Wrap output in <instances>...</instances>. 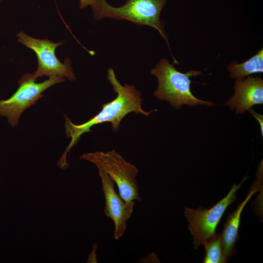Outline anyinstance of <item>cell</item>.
<instances>
[{
  "instance_id": "cell-13",
  "label": "cell",
  "mask_w": 263,
  "mask_h": 263,
  "mask_svg": "<svg viewBox=\"0 0 263 263\" xmlns=\"http://www.w3.org/2000/svg\"><path fill=\"white\" fill-rule=\"evenodd\" d=\"M259 122L260 124L262 136H263V114L256 113L252 108L247 110Z\"/></svg>"
},
{
  "instance_id": "cell-3",
  "label": "cell",
  "mask_w": 263,
  "mask_h": 263,
  "mask_svg": "<svg viewBox=\"0 0 263 263\" xmlns=\"http://www.w3.org/2000/svg\"><path fill=\"white\" fill-rule=\"evenodd\" d=\"M167 0H127L122 6L114 7L105 0H94L91 6L96 19L109 18L126 20L140 25L156 29L167 41L163 21L160 19L162 8Z\"/></svg>"
},
{
  "instance_id": "cell-12",
  "label": "cell",
  "mask_w": 263,
  "mask_h": 263,
  "mask_svg": "<svg viewBox=\"0 0 263 263\" xmlns=\"http://www.w3.org/2000/svg\"><path fill=\"white\" fill-rule=\"evenodd\" d=\"M204 245L206 250L204 263H225L228 261L224 254L221 234L215 233Z\"/></svg>"
},
{
  "instance_id": "cell-9",
  "label": "cell",
  "mask_w": 263,
  "mask_h": 263,
  "mask_svg": "<svg viewBox=\"0 0 263 263\" xmlns=\"http://www.w3.org/2000/svg\"><path fill=\"white\" fill-rule=\"evenodd\" d=\"M234 93L225 104L231 111L242 114L256 105L263 104V80L259 76H247L236 79Z\"/></svg>"
},
{
  "instance_id": "cell-8",
  "label": "cell",
  "mask_w": 263,
  "mask_h": 263,
  "mask_svg": "<svg viewBox=\"0 0 263 263\" xmlns=\"http://www.w3.org/2000/svg\"><path fill=\"white\" fill-rule=\"evenodd\" d=\"M105 198L104 212L114 223V238L119 240L125 233L127 222L133 211L135 202L126 203L114 189V182L103 170L98 169Z\"/></svg>"
},
{
  "instance_id": "cell-5",
  "label": "cell",
  "mask_w": 263,
  "mask_h": 263,
  "mask_svg": "<svg viewBox=\"0 0 263 263\" xmlns=\"http://www.w3.org/2000/svg\"><path fill=\"white\" fill-rule=\"evenodd\" d=\"M246 178L245 176L238 185L234 184L228 194L210 208L201 207L197 209L185 207L184 215L189 223L188 228L193 236L195 248L204 245L216 233V228L223 214L227 207L236 200V192Z\"/></svg>"
},
{
  "instance_id": "cell-4",
  "label": "cell",
  "mask_w": 263,
  "mask_h": 263,
  "mask_svg": "<svg viewBox=\"0 0 263 263\" xmlns=\"http://www.w3.org/2000/svg\"><path fill=\"white\" fill-rule=\"evenodd\" d=\"M80 158L93 162L106 172L116 184L119 194L126 203L141 200L136 179L138 169L116 151H96L84 154Z\"/></svg>"
},
{
  "instance_id": "cell-6",
  "label": "cell",
  "mask_w": 263,
  "mask_h": 263,
  "mask_svg": "<svg viewBox=\"0 0 263 263\" xmlns=\"http://www.w3.org/2000/svg\"><path fill=\"white\" fill-rule=\"evenodd\" d=\"M17 36L19 42L32 49L37 55V69L33 74H26L28 77L36 79L43 76H62L70 81L75 79L70 59L67 58L64 63H61L55 54L56 48L63 45V42H54L48 39L34 38L23 32H19Z\"/></svg>"
},
{
  "instance_id": "cell-2",
  "label": "cell",
  "mask_w": 263,
  "mask_h": 263,
  "mask_svg": "<svg viewBox=\"0 0 263 263\" xmlns=\"http://www.w3.org/2000/svg\"><path fill=\"white\" fill-rule=\"evenodd\" d=\"M157 78L158 85L154 92V96L160 100H166L174 108L180 109L183 105L189 106L215 104L196 97L192 93L190 77L202 74V72L190 70L186 73L177 70L173 64L165 58L160 60L150 71Z\"/></svg>"
},
{
  "instance_id": "cell-7",
  "label": "cell",
  "mask_w": 263,
  "mask_h": 263,
  "mask_svg": "<svg viewBox=\"0 0 263 263\" xmlns=\"http://www.w3.org/2000/svg\"><path fill=\"white\" fill-rule=\"evenodd\" d=\"M24 75L18 81L19 87L9 98L0 100V115L7 118L12 127L18 124L23 112L34 105L43 96L42 93L50 87L65 80L64 77L56 76L41 83Z\"/></svg>"
},
{
  "instance_id": "cell-14",
  "label": "cell",
  "mask_w": 263,
  "mask_h": 263,
  "mask_svg": "<svg viewBox=\"0 0 263 263\" xmlns=\"http://www.w3.org/2000/svg\"><path fill=\"white\" fill-rule=\"evenodd\" d=\"M94 0H80V7L83 8L88 5L92 6Z\"/></svg>"
},
{
  "instance_id": "cell-15",
  "label": "cell",
  "mask_w": 263,
  "mask_h": 263,
  "mask_svg": "<svg viewBox=\"0 0 263 263\" xmlns=\"http://www.w3.org/2000/svg\"><path fill=\"white\" fill-rule=\"evenodd\" d=\"M1 1V0H0V1Z\"/></svg>"
},
{
  "instance_id": "cell-10",
  "label": "cell",
  "mask_w": 263,
  "mask_h": 263,
  "mask_svg": "<svg viewBox=\"0 0 263 263\" xmlns=\"http://www.w3.org/2000/svg\"><path fill=\"white\" fill-rule=\"evenodd\" d=\"M262 164L260 166L258 172V178L253 184L245 199L240 203L236 209L229 214L221 234L223 249L227 260L234 254L235 245L239 239V228L243 210L252 196L259 190L262 180Z\"/></svg>"
},
{
  "instance_id": "cell-1",
  "label": "cell",
  "mask_w": 263,
  "mask_h": 263,
  "mask_svg": "<svg viewBox=\"0 0 263 263\" xmlns=\"http://www.w3.org/2000/svg\"><path fill=\"white\" fill-rule=\"evenodd\" d=\"M107 78L117 95L113 100L102 104L101 110L97 114L80 124L73 123L65 115V133L67 137H70L71 140L64 153V157L77 143L83 133L92 131L91 128L93 126L104 122H110L113 131L117 132L122 120L128 113L133 112L147 116L151 112L142 109L143 98L141 97L140 92L134 86L127 84L122 85L117 79L112 68L108 69Z\"/></svg>"
},
{
  "instance_id": "cell-11",
  "label": "cell",
  "mask_w": 263,
  "mask_h": 263,
  "mask_svg": "<svg viewBox=\"0 0 263 263\" xmlns=\"http://www.w3.org/2000/svg\"><path fill=\"white\" fill-rule=\"evenodd\" d=\"M232 78H243L252 74L263 73V49L242 63L233 61L227 67Z\"/></svg>"
}]
</instances>
